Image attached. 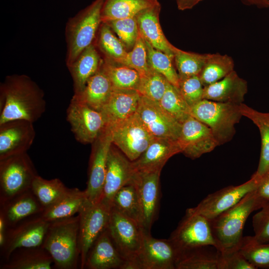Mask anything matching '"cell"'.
<instances>
[{
    "instance_id": "obj_12",
    "label": "cell",
    "mask_w": 269,
    "mask_h": 269,
    "mask_svg": "<svg viewBox=\"0 0 269 269\" xmlns=\"http://www.w3.org/2000/svg\"><path fill=\"white\" fill-rule=\"evenodd\" d=\"M66 120L75 139L84 144H92L106 127L100 111L73 98L66 111Z\"/></svg>"
},
{
    "instance_id": "obj_2",
    "label": "cell",
    "mask_w": 269,
    "mask_h": 269,
    "mask_svg": "<svg viewBox=\"0 0 269 269\" xmlns=\"http://www.w3.org/2000/svg\"><path fill=\"white\" fill-rule=\"evenodd\" d=\"M262 205L255 190L235 205L210 221L218 252L224 255L239 249L248 218Z\"/></svg>"
},
{
    "instance_id": "obj_7",
    "label": "cell",
    "mask_w": 269,
    "mask_h": 269,
    "mask_svg": "<svg viewBox=\"0 0 269 269\" xmlns=\"http://www.w3.org/2000/svg\"><path fill=\"white\" fill-rule=\"evenodd\" d=\"M108 229L117 249L125 261L123 269H130L140 252L144 230L137 222L112 207Z\"/></svg>"
},
{
    "instance_id": "obj_41",
    "label": "cell",
    "mask_w": 269,
    "mask_h": 269,
    "mask_svg": "<svg viewBox=\"0 0 269 269\" xmlns=\"http://www.w3.org/2000/svg\"><path fill=\"white\" fill-rule=\"evenodd\" d=\"M145 42L150 67L163 75L170 84L178 89L179 78L172 62L173 59L153 47L145 40Z\"/></svg>"
},
{
    "instance_id": "obj_37",
    "label": "cell",
    "mask_w": 269,
    "mask_h": 269,
    "mask_svg": "<svg viewBox=\"0 0 269 269\" xmlns=\"http://www.w3.org/2000/svg\"><path fill=\"white\" fill-rule=\"evenodd\" d=\"M70 189L59 178L47 180L38 175L31 186V190L44 209L63 197Z\"/></svg>"
},
{
    "instance_id": "obj_15",
    "label": "cell",
    "mask_w": 269,
    "mask_h": 269,
    "mask_svg": "<svg viewBox=\"0 0 269 269\" xmlns=\"http://www.w3.org/2000/svg\"><path fill=\"white\" fill-rule=\"evenodd\" d=\"M179 255L169 239L154 238L144 231L140 252L130 269H176Z\"/></svg>"
},
{
    "instance_id": "obj_17",
    "label": "cell",
    "mask_w": 269,
    "mask_h": 269,
    "mask_svg": "<svg viewBox=\"0 0 269 269\" xmlns=\"http://www.w3.org/2000/svg\"><path fill=\"white\" fill-rule=\"evenodd\" d=\"M136 113L154 137L174 140L178 138L181 124L163 109L158 102L140 96Z\"/></svg>"
},
{
    "instance_id": "obj_18",
    "label": "cell",
    "mask_w": 269,
    "mask_h": 269,
    "mask_svg": "<svg viewBox=\"0 0 269 269\" xmlns=\"http://www.w3.org/2000/svg\"><path fill=\"white\" fill-rule=\"evenodd\" d=\"M177 140L181 152L191 159L211 152L220 145L211 130L192 116L181 124Z\"/></svg>"
},
{
    "instance_id": "obj_32",
    "label": "cell",
    "mask_w": 269,
    "mask_h": 269,
    "mask_svg": "<svg viewBox=\"0 0 269 269\" xmlns=\"http://www.w3.org/2000/svg\"><path fill=\"white\" fill-rule=\"evenodd\" d=\"M158 3L157 0H104L102 22L135 17L141 11Z\"/></svg>"
},
{
    "instance_id": "obj_44",
    "label": "cell",
    "mask_w": 269,
    "mask_h": 269,
    "mask_svg": "<svg viewBox=\"0 0 269 269\" xmlns=\"http://www.w3.org/2000/svg\"><path fill=\"white\" fill-rule=\"evenodd\" d=\"M105 23L117 34L127 50L132 49L139 34L135 16L113 20Z\"/></svg>"
},
{
    "instance_id": "obj_38",
    "label": "cell",
    "mask_w": 269,
    "mask_h": 269,
    "mask_svg": "<svg viewBox=\"0 0 269 269\" xmlns=\"http://www.w3.org/2000/svg\"><path fill=\"white\" fill-rule=\"evenodd\" d=\"M111 207L140 225L139 202L136 188L133 183H131L123 186L117 192L112 199Z\"/></svg>"
},
{
    "instance_id": "obj_16",
    "label": "cell",
    "mask_w": 269,
    "mask_h": 269,
    "mask_svg": "<svg viewBox=\"0 0 269 269\" xmlns=\"http://www.w3.org/2000/svg\"><path fill=\"white\" fill-rule=\"evenodd\" d=\"M160 173L161 171L136 172L131 182L134 185L138 195L141 213V227L148 233H150L151 226L158 214Z\"/></svg>"
},
{
    "instance_id": "obj_20",
    "label": "cell",
    "mask_w": 269,
    "mask_h": 269,
    "mask_svg": "<svg viewBox=\"0 0 269 269\" xmlns=\"http://www.w3.org/2000/svg\"><path fill=\"white\" fill-rule=\"evenodd\" d=\"M33 124L16 120L0 124V160L27 152L35 136Z\"/></svg>"
},
{
    "instance_id": "obj_25",
    "label": "cell",
    "mask_w": 269,
    "mask_h": 269,
    "mask_svg": "<svg viewBox=\"0 0 269 269\" xmlns=\"http://www.w3.org/2000/svg\"><path fill=\"white\" fill-rule=\"evenodd\" d=\"M247 91V81L234 70L221 80L204 87L203 99L240 104Z\"/></svg>"
},
{
    "instance_id": "obj_43",
    "label": "cell",
    "mask_w": 269,
    "mask_h": 269,
    "mask_svg": "<svg viewBox=\"0 0 269 269\" xmlns=\"http://www.w3.org/2000/svg\"><path fill=\"white\" fill-rule=\"evenodd\" d=\"M169 82L161 74L151 68L140 76L137 91L141 96L159 102L164 95Z\"/></svg>"
},
{
    "instance_id": "obj_26",
    "label": "cell",
    "mask_w": 269,
    "mask_h": 269,
    "mask_svg": "<svg viewBox=\"0 0 269 269\" xmlns=\"http://www.w3.org/2000/svg\"><path fill=\"white\" fill-rule=\"evenodd\" d=\"M43 210L44 208L31 189L0 204V215L3 217L7 228L28 218L40 215Z\"/></svg>"
},
{
    "instance_id": "obj_22",
    "label": "cell",
    "mask_w": 269,
    "mask_h": 269,
    "mask_svg": "<svg viewBox=\"0 0 269 269\" xmlns=\"http://www.w3.org/2000/svg\"><path fill=\"white\" fill-rule=\"evenodd\" d=\"M140 96L136 90L113 88L108 101L100 111L106 127H112L135 114Z\"/></svg>"
},
{
    "instance_id": "obj_27",
    "label": "cell",
    "mask_w": 269,
    "mask_h": 269,
    "mask_svg": "<svg viewBox=\"0 0 269 269\" xmlns=\"http://www.w3.org/2000/svg\"><path fill=\"white\" fill-rule=\"evenodd\" d=\"M103 62L94 43L80 53L68 67L73 80L74 94L83 90L88 80L98 71Z\"/></svg>"
},
{
    "instance_id": "obj_35",
    "label": "cell",
    "mask_w": 269,
    "mask_h": 269,
    "mask_svg": "<svg viewBox=\"0 0 269 269\" xmlns=\"http://www.w3.org/2000/svg\"><path fill=\"white\" fill-rule=\"evenodd\" d=\"M102 68L109 77L114 88L137 91L140 75L135 69L104 59Z\"/></svg>"
},
{
    "instance_id": "obj_30",
    "label": "cell",
    "mask_w": 269,
    "mask_h": 269,
    "mask_svg": "<svg viewBox=\"0 0 269 269\" xmlns=\"http://www.w3.org/2000/svg\"><path fill=\"white\" fill-rule=\"evenodd\" d=\"M88 200L85 190L72 188L55 203L45 208L40 215L49 222L68 218L78 214Z\"/></svg>"
},
{
    "instance_id": "obj_1",
    "label": "cell",
    "mask_w": 269,
    "mask_h": 269,
    "mask_svg": "<svg viewBox=\"0 0 269 269\" xmlns=\"http://www.w3.org/2000/svg\"><path fill=\"white\" fill-rule=\"evenodd\" d=\"M46 110L43 90L29 76H7L0 86V124L16 120L33 123Z\"/></svg>"
},
{
    "instance_id": "obj_24",
    "label": "cell",
    "mask_w": 269,
    "mask_h": 269,
    "mask_svg": "<svg viewBox=\"0 0 269 269\" xmlns=\"http://www.w3.org/2000/svg\"><path fill=\"white\" fill-rule=\"evenodd\" d=\"M125 264L110 235L108 228L95 241L89 250L85 268L123 269Z\"/></svg>"
},
{
    "instance_id": "obj_28",
    "label": "cell",
    "mask_w": 269,
    "mask_h": 269,
    "mask_svg": "<svg viewBox=\"0 0 269 269\" xmlns=\"http://www.w3.org/2000/svg\"><path fill=\"white\" fill-rule=\"evenodd\" d=\"M113 88L101 65L98 71L88 80L83 90L78 94H74L72 98L101 111L108 101Z\"/></svg>"
},
{
    "instance_id": "obj_21",
    "label": "cell",
    "mask_w": 269,
    "mask_h": 269,
    "mask_svg": "<svg viewBox=\"0 0 269 269\" xmlns=\"http://www.w3.org/2000/svg\"><path fill=\"white\" fill-rule=\"evenodd\" d=\"M180 152L181 149L177 140L155 137L145 150L132 163L135 172L161 171L167 160Z\"/></svg>"
},
{
    "instance_id": "obj_34",
    "label": "cell",
    "mask_w": 269,
    "mask_h": 269,
    "mask_svg": "<svg viewBox=\"0 0 269 269\" xmlns=\"http://www.w3.org/2000/svg\"><path fill=\"white\" fill-rule=\"evenodd\" d=\"M234 62L229 56L219 53L207 54L199 75L204 87L215 83L234 71Z\"/></svg>"
},
{
    "instance_id": "obj_6",
    "label": "cell",
    "mask_w": 269,
    "mask_h": 269,
    "mask_svg": "<svg viewBox=\"0 0 269 269\" xmlns=\"http://www.w3.org/2000/svg\"><path fill=\"white\" fill-rule=\"evenodd\" d=\"M37 175L27 152L0 160V204L31 189Z\"/></svg>"
},
{
    "instance_id": "obj_36",
    "label": "cell",
    "mask_w": 269,
    "mask_h": 269,
    "mask_svg": "<svg viewBox=\"0 0 269 269\" xmlns=\"http://www.w3.org/2000/svg\"><path fill=\"white\" fill-rule=\"evenodd\" d=\"M205 247L180 254L176 269H220V253L205 251Z\"/></svg>"
},
{
    "instance_id": "obj_51",
    "label": "cell",
    "mask_w": 269,
    "mask_h": 269,
    "mask_svg": "<svg viewBox=\"0 0 269 269\" xmlns=\"http://www.w3.org/2000/svg\"><path fill=\"white\" fill-rule=\"evenodd\" d=\"M248 5H254L259 8L269 7V0H241Z\"/></svg>"
},
{
    "instance_id": "obj_19",
    "label": "cell",
    "mask_w": 269,
    "mask_h": 269,
    "mask_svg": "<svg viewBox=\"0 0 269 269\" xmlns=\"http://www.w3.org/2000/svg\"><path fill=\"white\" fill-rule=\"evenodd\" d=\"M135 173L132 161L112 143L108 155L104 186L100 201L111 207L115 194L132 182Z\"/></svg>"
},
{
    "instance_id": "obj_31",
    "label": "cell",
    "mask_w": 269,
    "mask_h": 269,
    "mask_svg": "<svg viewBox=\"0 0 269 269\" xmlns=\"http://www.w3.org/2000/svg\"><path fill=\"white\" fill-rule=\"evenodd\" d=\"M240 108L243 116L251 120L258 128L261 137V151L258 167L254 173L262 177L269 172V113L258 111L241 103Z\"/></svg>"
},
{
    "instance_id": "obj_4",
    "label": "cell",
    "mask_w": 269,
    "mask_h": 269,
    "mask_svg": "<svg viewBox=\"0 0 269 269\" xmlns=\"http://www.w3.org/2000/svg\"><path fill=\"white\" fill-rule=\"evenodd\" d=\"M103 2L104 0H95L67 21L65 27L67 67L82 51L94 43L102 23Z\"/></svg>"
},
{
    "instance_id": "obj_42",
    "label": "cell",
    "mask_w": 269,
    "mask_h": 269,
    "mask_svg": "<svg viewBox=\"0 0 269 269\" xmlns=\"http://www.w3.org/2000/svg\"><path fill=\"white\" fill-rule=\"evenodd\" d=\"M207 57V54L189 52L177 48L173 60L179 78L199 75Z\"/></svg>"
},
{
    "instance_id": "obj_45",
    "label": "cell",
    "mask_w": 269,
    "mask_h": 269,
    "mask_svg": "<svg viewBox=\"0 0 269 269\" xmlns=\"http://www.w3.org/2000/svg\"><path fill=\"white\" fill-rule=\"evenodd\" d=\"M121 64L135 69L140 76L146 74L151 69L148 62L145 40L139 31L134 47L128 52Z\"/></svg>"
},
{
    "instance_id": "obj_3",
    "label": "cell",
    "mask_w": 269,
    "mask_h": 269,
    "mask_svg": "<svg viewBox=\"0 0 269 269\" xmlns=\"http://www.w3.org/2000/svg\"><path fill=\"white\" fill-rule=\"evenodd\" d=\"M79 216L50 222L42 247L60 269H74L80 258L78 248Z\"/></svg>"
},
{
    "instance_id": "obj_33",
    "label": "cell",
    "mask_w": 269,
    "mask_h": 269,
    "mask_svg": "<svg viewBox=\"0 0 269 269\" xmlns=\"http://www.w3.org/2000/svg\"><path fill=\"white\" fill-rule=\"evenodd\" d=\"M94 43L103 54V59L116 63L121 64L128 53L124 44L105 22L101 23Z\"/></svg>"
},
{
    "instance_id": "obj_10",
    "label": "cell",
    "mask_w": 269,
    "mask_h": 269,
    "mask_svg": "<svg viewBox=\"0 0 269 269\" xmlns=\"http://www.w3.org/2000/svg\"><path fill=\"white\" fill-rule=\"evenodd\" d=\"M109 128L112 132L113 143L131 161L138 158L155 137L144 126L137 113Z\"/></svg>"
},
{
    "instance_id": "obj_14",
    "label": "cell",
    "mask_w": 269,
    "mask_h": 269,
    "mask_svg": "<svg viewBox=\"0 0 269 269\" xmlns=\"http://www.w3.org/2000/svg\"><path fill=\"white\" fill-rule=\"evenodd\" d=\"M113 143L111 129L106 127L99 137L92 143L87 187L85 190L88 200L92 204L101 198L105 182L107 161Z\"/></svg>"
},
{
    "instance_id": "obj_46",
    "label": "cell",
    "mask_w": 269,
    "mask_h": 269,
    "mask_svg": "<svg viewBox=\"0 0 269 269\" xmlns=\"http://www.w3.org/2000/svg\"><path fill=\"white\" fill-rule=\"evenodd\" d=\"M204 87L199 75L179 78L178 89L190 107L203 99Z\"/></svg>"
},
{
    "instance_id": "obj_48",
    "label": "cell",
    "mask_w": 269,
    "mask_h": 269,
    "mask_svg": "<svg viewBox=\"0 0 269 269\" xmlns=\"http://www.w3.org/2000/svg\"><path fill=\"white\" fill-rule=\"evenodd\" d=\"M220 255V269H256L239 249L228 254Z\"/></svg>"
},
{
    "instance_id": "obj_23",
    "label": "cell",
    "mask_w": 269,
    "mask_h": 269,
    "mask_svg": "<svg viewBox=\"0 0 269 269\" xmlns=\"http://www.w3.org/2000/svg\"><path fill=\"white\" fill-rule=\"evenodd\" d=\"M161 5L159 3L146 8L135 16L139 32L153 47L174 59L177 49L165 36L159 22Z\"/></svg>"
},
{
    "instance_id": "obj_52",
    "label": "cell",
    "mask_w": 269,
    "mask_h": 269,
    "mask_svg": "<svg viewBox=\"0 0 269 269\" xmlns=\"http://www.w3.org/2000/svg\"><path fill=\"white\" fill-rule=\"evenodd\" d=\"M7 227L3 217L0 215V248L3 246L5 242Z\"/></svg>"
},
{
    "instance_id": "obj_8",
    "label": "cell",
    "mask_w": 269,
    "mask_h": 269,
    "mask_svg": "<svg viewBox=\"0 0 269 269\" xmlns=\"http://www.w3.org/2000/svg\"><path fill=\"white\" fill-rule=\"evenodd\" d=\"M169 239L180 254L205 247H213L216 250L217 248L210 220L188 209Z\"/></svg>"
},
{
    "instance_id": "obj_47",
    "label": "cell",
    "mask_w": 269,
    "mask_h": 269,
    "mask_svg": "<svg viewBox=\"0 0 269 269\" xmlns=\"http://www.w3.org/2000/svg\"><path fill=\"white\" fill-rule=\"evenodd\" d=\"M260 209L253 217L254 236L260 242H269V201Z\"/></svg>"
},
{
    "instance_id": "obj_40",
    "label": "cell",
    "mask_w": 269,
    "mask_h": 269,
    "mask_svg": "<svg viewBox=\"0 0 269 269\" xmlns=\"http://www.w3.org/2000/svg\"><path fill=\"white\" fill-rule=\"evenodd\" d=\"M239 250L256 269H269V242H260L254 236H245Z\"/></svg>"
},
{
    "instance_id": "obj_9",
    "label": "cell",
    "mask_w": 269,
    "mask_h": 269,
    "mask_svg": "<svg viewBox=\"0 0 269 269\" xmlns=\"http://www.w3.org/2000/svg\"><path fill=\"white\" fill-rule=\"evenodd\" d=\"M111 208L100 201L92 204L88 200L78 214L79 216L78 248L81 269H85L86 258L92 245L108 228Z\"/></svg>"
},
{
    "instance_id": "obj_50",
    "label": "cell",
    "mask_w": 269,
    "mask_h": 269,
    "mask_svg": "<svg viewBox=\"0 0 269 269\" xmlns=\"http://www.w3.org/2000/svg\"><path fill=\"white\" fill-rule=\"evenodd\" d=\"M203 0H176L178 9L184 10L193 8Z\"/></svg>"
},
{
    "instance_id": "obj_11",
    "label": "cell",
    "mask_w": 269,
    "mask_h": 269,
    "mask_svg": "<svg viewBox=\"0 0 269 269\" xmlns=\"http://www.w3.org/2000/svg\"><path fill=\"white\" fill-rule=\"evenodd\" d=\"M49 223L37 215L7 228L4 244L0 249L4 262L17 249L41 247Z\"/></svg>"
},
{
    "instance_id": "obj_5",
    "label": "cell",
    "mask_w": 269,
    "mask_h": 269,
    "mask_svg": "<svg viewBox=\"0 0 269 269\" xmlns=\"http://www.w3.org/2000/svg\"><path fill=\"white\" fill-rule=\"evenodd\" d=\"M240 104L203 99L191 107V114L211 130L221 145L230 141L235 134V125L243 117Z\"/></svg>"
},
{
    "instance_id": "obj_39",
    "label": "cell",
    "mask_w": 269,
    "mask_h": 269,
    "mask_svg": "<svg viewBox=\"0 0 269 269\" xmlns=\"http://www.w3.org/2000/svg\"><path fill=\"white\" fill-rule=\"evenodd\" d=\"M158 103L163 109L181 124L192 116L191 107L185 101L179 89L169 82Z\"/></svg>"
},
{
    "instance_id": "obj_49",
    "label": "cell",
    "mask_w": 269,
    "mask_h": 269,
    "mask_svg": "<svg viewBox=\"0 0 269 269\" xmlns=\"http://www.w3.org/2000/svg\"><path fill=\"white\" fill-rule=\"evenodd\" d=\"M255 192L263 205L269 201V172L261 177Z\"/></svg>"
},
{
    "instance_id": "obj_13",
    "label": "cell",
    "mask_w": 269,
    "mask_h": 269,
    "mask_svg": "<svg viewBox=\"0 0 269 269\" xmlns=\"http://www.w3.org/2000/svg\"><path fill=\"white\" fill-rule=\"evenodd\" d=\"M261 178L254 174L247 182L237 186H229L210 194L196 206L188 209L210 221L235 205L247 194L256 190Z\"/></svg>"
},
{
    "instance_id": "obj_29",
    "label": "cell",
    "mask_w": 269,
    "mask_h": 269,
    "mask_svg": "<svg viewBox=\"0 0 269 269\" xmlns=\"http://www.w3.org/2000/svg\"><path fill=\"white\" fill-rule=\"evenodd\" d=\"M53 261L42 247L20 248L14 251L1 269H51Z\"/></svg>"
}]
</instances>
